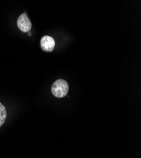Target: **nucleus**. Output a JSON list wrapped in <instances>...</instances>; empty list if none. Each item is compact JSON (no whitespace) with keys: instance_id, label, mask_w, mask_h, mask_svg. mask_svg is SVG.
I'll return each mask as SVG.
<instances>
[{"instance_id":"nucleus-1","label":"nucleus","mask_w":141,"mask_h":158,"mask_svg":"<svg viewBox=\"0 0 141 158\" xmlns=\"http://www.w3.org/2000/svg\"><path fill=\"white\" fill-rule=\"evenodd\" d=\"M68 90L69 85L68 82L63 79H58L56 81L51 87L52 94L57 98L65 97L68 93Z\"/></svg>"},{"instance_id":"nucleus-2","label":"nucleus","mask_w":141,"mask_h":158,"mask_svg":"<svg viewBox=\"0 0 141 158\" xmlns=\"http://www.w3.org/2000/svg\"><path fill=\"white\" fill-rule=\"evenodd\" d=\"M17 26L22 32H28L32 28V23L27 13L20 15L17 20Z\"/></svg>"},{"instance_id":"nucleus-3","label":"nucleus","mask_w":141,"mask_h":158,"mask_svg":"<svg viewBox=\"0 0 141 158\" xmlns=\"http://www.w3.org/2000/svg\"><path fill=\"white\" fill-rule=\"evenodd\" d=\"M55 47V39L51 36L44 35L41 39V48L46 52L53 51Z\"/></svg>"},{"instance_id":"nucleus-4","label":"nucleus","mask_w":141,"mask_h":158,"mask_svg":"<svg viewBox=\"0 0 141 158\" xmlns=\"http://www.w3.org/2000/svg\"><path fill=\"white\" fill-rule=\"evenodd\" d=\"M7 117L6 110L4 105L0 102V127L5 122Z\"/></svg>"}]
</instances>
